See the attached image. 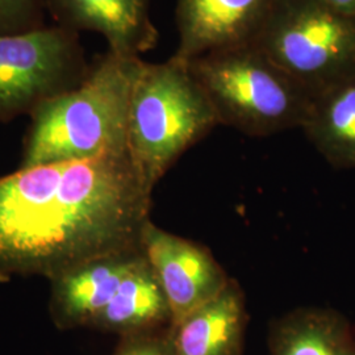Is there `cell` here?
<instances>
[{
    "mask_svg": "<svg viewBox=\"0 0 355 355\" xmlns=\"http://www.w3.org/2000/svg\"><path fill=\"white\" fill-rule=\"evenodd\" d=\"M254 45L312 98L355 76V16L322 0H274Z\"/></svg>",
    "mask_w": 355,
    "mask_h": 355,
    "instance_id": "obj_5",
    "label": "cell"
},
{
    "mask_svg": "<svg viewBox=\"0 0 355 355\" xmlns=\"http://www.w3.org/2000/svg\"><path fill=\"white\" fill-rule=\"evenodd\" d=\"M218 117L187 61H141L128 117V153L145 184L157 183L178 159L203 140Z\"/></svg>",
    "mask_w": 355,
    "mask_h": 355,
    "instance_id": "obj_3",
    "label": "cell"
},
{
    "mask_svg": "<svg viewBox=\"0 0 355 355\" xmlns=\"http://www.w3.org/2000/svg\"><path fill=\"white\" fill-rule=\"evenodd\" d=\"M45 0H0V36H12L45 26Z\"/></svg>",
    "mask_w": 355,
    "mask_h": 355,
    "instance_id": "obj_15",
    "label": "cell"
},
{
    "mask_svg": "<svg viewBox=\"0 0 355 355\" xmlns=\"http://www.w3.org/2000/svg\"><path fill=\"white\" fill-rule=\"evenodd\" d=\"M141 246L168 300L173 325L214 299L230 280L205 246L159 228L152 220L144 228Z\"/></svg>",
    "mask_w": 355,
    "mask_h": 355,
    "instance_id": "obj_7",
    "label": "cell"
},
{
    "mask_svg": "<svg viewBox=\"0 0 355 355\" xmlns=\"http://www.w3.org/2000/svg\"><path fill=\"white\" fill-rule=\"evenodd\" d=\"M189 66L220 125L253 137L303 127L311 94L257 45L212 51Z\"/></svg>",
    "mask_w": 355,
    "mask_h": 355,
    "instance_id": "obj_4",
    "label": "cell"
},
{
    "mask_svg": "<svg viewBox=\"0 0 355 355\" xmlns=\"http://www.w3.org/2000/svg\"><path fill=\"white\" fill-rule=\"evenodd\" d=\"M89 64L79 33L60 26L0 36V121L76 87Z\"/></svg>",
    "mask_w": 355,
    "mask_h": 355,
    "instance_id": "obj_6",
    "label": "cell"
},
{
    "mask_svg": "<svg viewBox=\"0 0 355 355\" xmlns=\"http://www.w3.org/2000/svg\"><path fill=\"white\" fill-rule=\"evenodd\" d=\"M55 26L79 33L96 32L108 49L124 57H140L159 40L149 0H45Z\"/></svg>",
    "mask_w": 355,
    "mask_h": 355,
    "instance_id": "obj_9",
    "label": "cell"
},
{
    "mask_svg": "<svg viewBox=\"0 0 355 355\" xmlns=\"http://www.w3.org/2000/svg\"><path fill=\"white\" fill-rule=\"evenodd\" d=\"M302 129L328 164L355 168V76L313 96Z\"/></svg>",
    "mask_w": 355,
    "mask_h": 355,
    "instance_id": "obj_14",
    "label": "cell"
},
{
    "mask_svg": "<svg viewBox=\"0 0 355 355\" xmlns=\"http://www.w3.org/2000/svg\"><path fill=\"white\" fill-rule=\"evenodd\" d=\"M274 0H178L175 57L191 61L212 51L254 45Z\"/></svg>",
    "mask_w": 355,
    "mask_h": 355,
    "instance_id": "obj_8",
    "label": "cell"
},
{
    "mask_svg": "<svg viewBox=\"0 0 355 355\" xmlns=\"http://www.w3.org/2000/svg\"><path fill=\"white\" fill-rule=\"evenodd\" d=\"M168 330L124 337L123 343L114 355H174Z\"/></svg>",
    "mask_w": 355,
    "mask_h": 355,
    "instance_id": "obj_16",
    "label": "cell"
},
{
    "mask_svg": "<svg viewBox=\"0 0 355 355\" xmlns=\"http://www.w3.org/2000/svg\"><path fill=\"white\" fill-rule=\"evenodd\" d=\"M141 61L108 49L76 87L38 105L20 168L127 154L129 104Z\"/></svg>",
    "mask_w": 355,
    "mask_h": 355,
    "instance_id": "obj_2",
    "label": "cell"
},
{
    "mask_svg": "<svg viewBox=\"0 0 355 355\" xmlns=\"http://www.w3.org/2000/svg\"><path fill=\"white\" fill-rule=\"evenodd\" d=\"M173 325V313L150 263L142 252L91 328L124 337L161 333Z\"/></svg>",
    "mask_w": 355,
    "mask_h": 355,
    "instance_id": "obj_12",
    "label": "cell"
},
{
    "mask_svg": "<svg viewBox=\"0 0 355 355\" xmlns=\"http://www.w3.org/2000/svg\"><path fill=\"white\" fill-rule=\"evenodd\" d=\"M270 355H355V329L329 308H297L277 320L268 337Z\"/></svg>",
    "mask_w": 355,
    "mask_h": 355,
    "instance_id": "obj_13",
    "label": "cell"
},
{
    "mask_svg": "<svg viewBox=\"0 0 355 355\" xmlns=\"http://www.w3.org/2000/svg\"><path fill=\"white\" fill-rule=\"evenodd\" d=\"M140 252L103 257L51 280V312L61 328L89 327L110 303Z\"/></svg>",
    "mask_w": 355,
    "mask_h": 355,
    "instance_id": "obj_11",
    "label": "cell"
},
{
    "mask_svg": "<svg viewBox=\"0 0 355 355\" xmlns=\"http://www.w3.org/2000/svg\"><path fill=\"white\" fill-rule=\"evenodd\" d=\"M322 1L338 12L355 16V0H322Z\"/></svg>",
    "mask_w": 355,
    "mask_h": 355,
    "instance_id": "obj_17",
    "label": "cell"
},
{
    "mask_svg": "<svg viewBox=\"0 0 355 355\" xmlns=\"http://www.w3.org/2000/svg\"><path fill=\"white\" fill-rule=\"evenodd\" d=\"M248 311L239 282L230 278L214 299L168 330L174 355H242Z\"/></svg>",
    "mask_w": 355,
    "mask_h": 355,
    "instance_id": "obj_10",
    "label": "cell"
},
{
    "mask_svg": "<svg viewBox=\"0 0 355 355\" xmlns=\"http://www.w3.org/2000/svg\"><path fill=\"white\" fill-rule=\"evenodd\" d=\"M152 193L128 153L0 178V282L53 280L98 258L140 252Z\"/></svg>",
    "mask_w": 355,
    "mask_h": 355,
    "instance_id": "obj_1",
    "label": "cell"
}]
</instances>
